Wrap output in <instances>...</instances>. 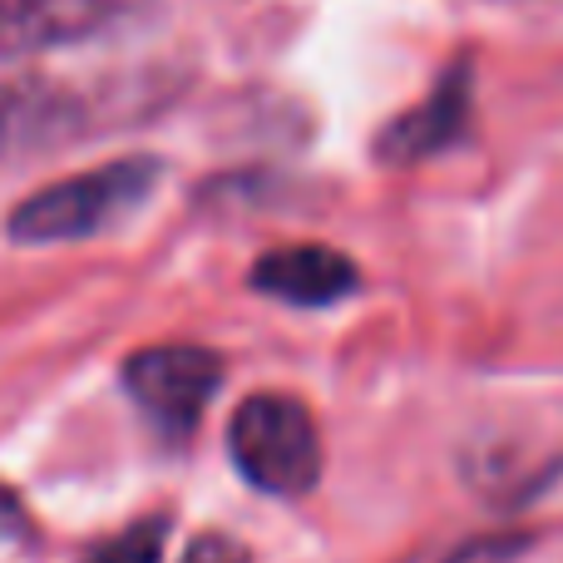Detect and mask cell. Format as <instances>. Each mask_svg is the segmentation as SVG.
Masks as SVG:
<instances>
[{
    "label": "cell",
    "instance_id": "1",
    "mask_svg": "<svg viewBox=\"0 0 563 563\" xmlns=\"http://www.w3.org/2000/svg\"><path fill=\"white\" fill-rule=\"evenodd\" d=\"M158 158L129 154L109 158L85 174L55 178V184L35 188L30 198H20L5 218V233L15 243H79V238H99L104 228H119L124 218H134L139 208L154 198Z\"/></svg>",
    "mask_w": 563,
    "mask_h": 563
},
{
    "label": "cell",
    "instance_id": "2",
    "mask_svg": "<svg viewBox=\"0 0 563 563\" xmlns=\"http://www.w3.org/2000/svg\"><path fill=\"white\" fill-rule=\"evenodd\" d=\"M228 455L253 489L277 499L307 495L321 479V435L307 400L287 390H257L228 420Z\"/></svg>",
    "mask_w": 563,
    "mask_h": 563
},
{
    "label": "cell",
    "instance_id": "3",
    "mask_svg": "<svg viewBox=\"0 0 563 563\" xmlns=\"http://www.w3.org/2000/svg\"><path fill=\"white\" fill-rule=\"evenodd\" d=\"M223 386V356L208 346H144L124 361V390L164 435L184 440Z\"/></svg>",
    "mask_w": 563,
    "mask_h": 563
},
{
    "label": "cell",
    "instance_id": "4",
    "mask_svg": "<svg viewBox=\"0 0 563 563\" xmlns=\"http://www.w3.org/2000/svg\"><path fill=\"white\" fill-rule=\"evenodd\" d=\"M148 0H0V59H30L99 40Z\"/></svg>",
    "mask_w": 563,
    "mask_h": 563
},
{
    "label": "cell",
    "instance_id": "5",
    "mask_svg": "<svg viewBox=\"0 0 563 563\" xmlns=\"http://www.w3.org/2000/svg\"><path fill=\"white\" fill-rule=\"evenodd\" d=\"M470 109H475V79L465 65L445 69L435 79L420 104H410L406 114H396L376 139L380 164H426V158L445 154L450 144H460L470 129Z\"/></svg>",
    "mask_w": 563,
    "mask_h": 563
},
{
    "label": "cell",
    "instance_id": "6",
    "mask_svg": "<svg viewBox=\"0 0 563 563\" xmlns=\"http://www.w3.org/2000/svg\"><path fill=\"white\" fill-rule=\"evenodd\" d=\"M253 287L287 307H336L361 287V273L346 253L327 243H291L257 257Z\"/></svg>",
    "mask_w": 563,
    "mask_h": 563
},
{
    "label": "cell",
    "instance_id": "7",
    "mask_svg": "<svg viewBox=\"0 0 563 563\" xmlns=\"http://www.w3.org/2000/svg\"><path fill=\"white\" fill-rule=\"evenodd\" d=\"M75 119V104L55 89H40V85H10L0 89V154L25 139L40 134H55Z\"/></svg>",
    "mask_w": 563,
    "mask_h": 563
},
{
    "label": "cell",
    "instance_id": "8",
    "mask_svg": "<svg viewBox=\"0 0 563 563\" xmlns=\"http://www.w3.org/2000/svg\"><path fill=\"white\" fill-rule=\"evenodd\" d=\"M505 509L529 529H563V455L539 465L529 479H519Z\"/></svg>",
    "mask_w": 563,
    "mask_h": 563
},
{
    "label": "cell",
    "instance_id": "9",
    "mask_svg": "<svg viewBox=\"0 0 563 563\" xmlns=\"http://www.w3.org/2000/svg\"><path fill=\"white\" fill-rule=\"evenodd\" d=\"M164 544H168V525L164 519H139L124 534L95 544L79 563H164Z\"/></svg>",
    "mask_w": 563,
    "mask_h": 563
},
{
    "label": "cell",
    "instance_id": "10",
    "mask_svg": "<svg viewBox=\"0 0 563 563\" xmlns=\"http://www.w3.org/2000/svg\"><path fill=\"white\" fill-rule=\"evenodd\" d=\"M184 563H247V549L228 534H203L194 549H188Z\"/></svg>",
    "mask_w": 563,
    "mask_h": 563
},
{
    "label": "cell",
    "instance_id": "11",
    "mask_svg": "<svg viewBox=\"0 0 563 563\" xmlns=\"http://www.w3.org/2000/svg\"><path fill=\"white\" fill-rule=\"evenodd\" d=\"M515 549H519V539H475V544H460V549H450V554H435L426 563H479L485 554H515Z\"/></svg>",
    "mask_w": 563,
    "mask_h": 563
}]
</instances>
